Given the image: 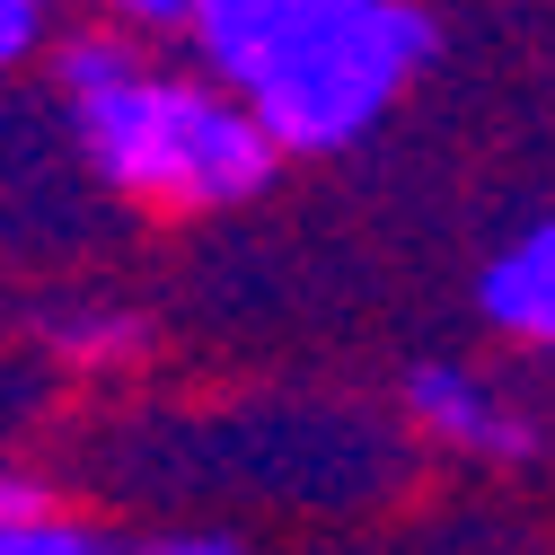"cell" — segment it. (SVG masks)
<instances>
[{"label": "cell", "instance_id": "52a82bcc", "mask_svg": "<svg viewBox=\"0 0 555 555\" xmlns=\"http://www.w3.org/2000/svg\"><path fill=\"white\" fill-rule=\"evenodd\" d=\"M53 36H62V27H53V0H0V62H10V72L44 62Z\"/></svg>", "mask_w": 555, "mask_h": 555}, {"label": "cell", "instance_id": "30bf717a", "mask_svg": "<svg viewBox=\"0 0 555 555\" xmlns=\"http://www.w3.org/2000/svg\"><path fill=\"white\" fill-rule=\"evenodd\" d=\"M53 10H80V0H53Z\"/></svg>", "mask_w": 555, "mask_h": 555}, {"label": "cell", "instance_id": "5b68a950", "mask_svg": "<svg viewBox=\"0 0 555 555\" xmlns=\"http://www.w3.org/2000/svg\"><path fill=\"white\" fill-rule=\"evenodd\" d=\"M44 353H62L72 371H115L124 353H142V318H132V309L62 300V309H44Z\"/></svg>", "mask_w": 555, "mask_h": 555}, {"label": "cell", "instance_id": "7a4b0ae2", "mask_svg": "<svg viewBox=\"0 0 555 555\" xmlns=\"http://www.w3.org/2000/svg\"><path fill=\"white\" fill-rule=\"evenodd\" d=\"M185 44L264 115L292 159H335L424 80L433 10L424 0H203Z\"/></svg>", "mask_w": 555, "mask_h": 555}, {"label": "cell", "instance_id": "9c48e42d", "mask_svg": "<svg viewBox=\"0 0 555 555\" xmlns=\"http://www.w3.org/2000/svg\"><path fill=\"white\" fill-rule=\"evenodd\" d=\"M124 555H247V538H230V529H151Z\"/></svg>", "mask_w": 555, "mask_h": 555}, {"label": "cell", "instance_id": "3957f363", "mask_svg": "<svg viewBox=\"0 0 555 555\" xmlns=\"http://www.w3.org/2000/svg\"><path fill=\"white\" fill-rule=\"evenodd\" d=\"M405 424L424 433L433 450H450V459H476V467H520L529 450H538V424L485 379V371H467V362H414L405 371Z\"/></svg>", "mask_w": 555, "mask_h": 555}, {"label": "cell", "instance_id": "6da1fadb", "mask_svg": "<svg viewBox=\"0 0 555 555\" xmlns=\"http://www.w3.org/2000/svg\"><path fill=\"white\" fill-rule=\"evenodd\" d=\"M44 80H53V106L72 124L89 177L124 203H142V212H168V221L238 212L292 159L230 80H212L203 62L194 72L151 62L124 18L62 27L44 44Z\"/></svg>", "mask_w": 555, "mask_h": 555}, {"label": "cell", "instance_id": "277c9868", "mask_svg": "<svg viewBox=\"0 0 555 555\" xmlns=\"http://www.w3.org/2000/svg\"><path fill=\"white\" fill-rule=\"evenodd\" d=\"M476 318L520 353H555V212L476 264Z\"/></svg>", "mask_w": 555, "mask_h": 555}, {"label": "cell", "instance_id": "8992f818", "mask_svg": "<svg viewBox=\"0 0 555 555\" xmlns=\"http://www.w3.org/2000/svg\"><path fill=\"white\" fill-rule=\"evenodd\" d=\"M0 555H124L98 520H80V512H62L53 494L44 503H27V512H0Z\"/></svg>", "mask_w": 555, "mask_h": 555}, {"label": "cell", "instance_id": "ba28073f", "mask_svg": "<svg viewBox=\"0 0 555 555\" xmlns=\"http://www.w3.org/2000/svg\"><path fill=\"white\" fill-rule=\"evenodd\" d=\"M106 18H124L132 36H194L203 18V0H98Z\"/></svg>", "mask_w": 555, "mask_h": 555}]
</instances>
